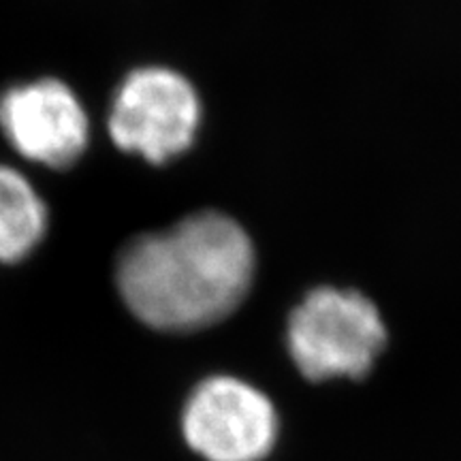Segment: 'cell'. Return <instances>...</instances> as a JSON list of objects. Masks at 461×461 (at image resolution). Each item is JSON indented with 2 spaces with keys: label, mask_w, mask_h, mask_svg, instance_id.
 Instances as JSON below:
<instances>
[{
  "label": "cell",
  "mask_w": 461,
  "mask_h": 461,
  "mask_svg": "<svg viewBox=\"0 0 461 461\" xmlns=\"http://www.w3.org/2000/svg\"><path fill=\"white\" fill-rule=\"evenodd\" d=\"M278 429L272 400L233 376L203 380L182 414L184 440L205 461H263L274 451Z\"/></svg>",
  "instance_id": "277c9868"
},
{
  "label": "cell",
  "mask_w": 461,
  "mask_h": 461,
  "mask_svg": "<svg viewBox=\"0 0 461 461\" xmlns=\"http://www.w3.org/2000/svg\"><path fill=\"white\" fill-rule=\"evenodd\" d=\"M201 120L199 96L184 75L163 67L137 68L120 86L109 113L112 140L152 165L186 152Z\"/></svg>",
  "instance_id": "3957f363"
},
{
  "label": "cell",
  "mask_w": 461,
  "mask_h": 461,
  "mask_svg": "<svg viewBox=\"0 0 461 461\" xmlns=\"http://www.w3.org/2000/svg\"><path fill=\"white\" fill-rule=\"evenodd\" d=\"M288 353L308 380H359L372 372L387 344L378 308L359 291L321 286L293 310Z\"/></svg>",
  "instance_id": "7a4b0ae2"
},
{
  "label": "cell",
  "mask_w": 461,
  "mask_h": 461,
  "mask_svg": "<svg viewBox=\"0 0 461 461\" xmlns=\"http://www.w3.org/2000/svg\"><path fill=\"white\" fill-rule=\"evenodd\" d=\"M255 265V246L233 218L197 212L171 229L131 240L118 257L115 280L143 325L190 333L240 308Z\"/></svg>",
  "instance_id": "6da1fadb"
},
{
  "label": "cell",
  "mask_w": 461,
  "mask_h": 461,
  "mask_svg": "<svg viewBox=\"0 0 461 461\" xmlns=\"http://www.w3.org/2000/svg\"><path fill=\"white\" fill-rule=\"evenodd\" d=\"M0 126L22 157L67 169L88 146V115L67 84L39 79L0 96Z\"/></svg>",
  "instance_id": "5b68a950"
},
{
  "label": "cell",
  "mask_w": 461,
  "mask_h": 461,
  "mask_svg": "<svg viewBox=\"0 0 461 461\" xmlns=\"http://www.w3.org/2000/svg\"><path fill=\"white\" fill-rule=\"evenodd\" d=\"M48 230V207L32 184L0 165V263L26 258Z\"/></svg>",
  "instance_id": "8992f818"
}]
</instances>
